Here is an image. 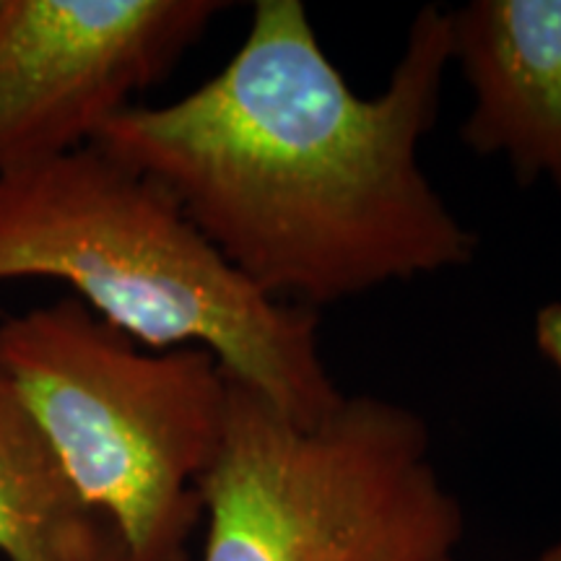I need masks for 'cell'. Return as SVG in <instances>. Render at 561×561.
Returning a JSON list of instances; mask_svg holds the SVG:
<instances>
[{
  "instance_id": "7a4b0ae2",
  "label": "cell",
  "mask_w": 561,
  "mask_h": 561,
  "mask_svg": "<svg viewBox=\"0 0 561 561\" xmlns=\"http://www.w3.org/2000/svg\"><path fill=\"white\" fill-rule=\"evenodd\" d=\"M32 278L70 286L138 346L206 348L305 424L346 398L318 312L257 291L157 180L94 144L0 174V284Z\"/></svg>"
},
{
  "instance_id": "52a82bcc",
  "label": "cell",
  "mask_w": 561,
  "mask_h": 561,
  "mask_svg": "<svg viewBox=\"0 0 561 561\" xmlns=\"http://www.w3.org/2000/svg\"><path fill=\"white\" fill-rule=\"evenodd\" d=\"M0 553L9 561H133L81 500L0 362Z\"/></svg>"
},
{
  "instance_id": "3957f363",
  "label": "cell",
  "mask_w": 561,
  "mask_h": 561,
  "mask_svg": "<svg viewBox=\"0 0 561 561\" xmlns=\"http://www.w3.org/2000/svg\"><path fill=\"white\" fill-rule=\"evenodd\" d=\"M198 491L201 561H455L466 538L426 421L377 396L305 424L229 377Z\"/></svg>"
},
{
  "instance_id": "8992f818",
  "label": "cell",
  "mask_w": 561,
  "mask_h": 561,
  "mask_svg": "<svg viewBox=\"0 0 561 561\" xmlns=\"http://www.w3.org/2000/svg\"><path fill=\"white\" fill-rule=\"evenodd\" d=\"M450 39L473 91L462 144L561 193V0H471L450 11Z\"/></svg>"
},
{
  "instance_id": "ba28073f",
  "label": "cell",
  "mask_w": 561,
  "mask_h": 561,
  "mask_svg": "<svg viewBox=\"0 0 561 561\" xmlns=\"http://www.w3.org/2000/svg\"><path fill=\"white\" fill-rule=\"evenodd\" d=\"M536 346L561 375V301L543 305L533 322Z\"/></svg>"
},
{
  "instance_id": "9c48e42d",
  "label": "cell",
  "mask_w": 561,
  "mask_h": 561,
  "mask_svg": "<svg viewBox=\"0 0 561 561\" xmlns=\"http://www.w3.org/2000/svg\"><path fill=\"white\" fill-rule=\"evenodd\" d=\"M455 561H458V559H455ZM533 561H561V538H559V541H553L551 546H546V549L538 553V557Z\"/></svg>"
},
{
  "instance_id": "277c9868",
  "label": "cell",
  "mask_w": 561,
  "mask_h": 561,
  "mask_svg": "<svg viewBox=\"0 0 561 561\" xmlns=\"http://www.w3.org/2000/svg\"><path fill=\"white\" fill-rule=\"evenodd\" d=\"M0 362L68 481L133 561H191L198 483L224 434L229 375L206 348L151 351L83 301L0 322Z\"/></svg>"
},
{
  "instance_id": "6da1fadb",
  "label": "cell",
  "mask_w": 561,
  "mask_h": 561,
  "mask_svg": "<svg viewBox=\"0 0 561 561\" xmlns=\"http://www.w3.org/2000/svg\"><path fill=\"white\" fill-rule=\"evenodd\" d=\"M450 68V11L426 5L388 87L359 96L301 0H257L219 73L133 104L94 146L157 180L257 291L314 312L473 263L479 234L421 167Z\"/></svg>"
},
{
  "instance_id": "30bf717a",
  "label": "cell",
  "mask_w": 561,
  "mask_h": 561,
  "mask_svg": "<svg viewBox=\"0 0 561 561\" xmlns=\"http://www.w3.org/2000/svg\"><path fill=\"white\" fill-rule=\"evenodd\" d=\"M0 3H3V0H0Z\"/></svg>"
},
{
  "instance_id": "5b68a950",
  "label": "cell",
  "mask_w": 561,
  "mask_h": 561,
  "mask_svg": "<svg viewBox=\"0 0 561 561\" xmlns=\"http://www.w3.org/2000/svg\"><path fill=\"white\" fill-rule=\"evenodd\" d=\"M229 3L3 0L0 174L91 146Z\"/></svg>"
}]
</instances>
